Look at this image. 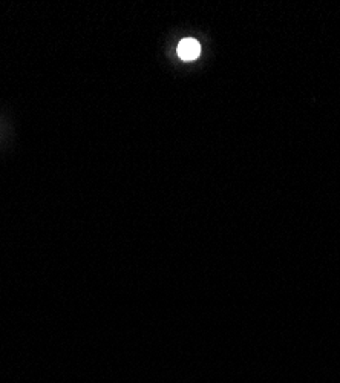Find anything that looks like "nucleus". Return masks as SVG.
I'll return each instance as SVG.
<instances>
[{
  "label": "nucleus",
  "instance_id": "obj_1",
  "mask_svg": "<svg viewBox=\"0 0 340 383\" xmlns=\"http://www.w3.org/2000/svg\"><path fill=\"white\" fill-rule=\"evenodd\" d=\"M201 45L195 39H183L178 45V56L184 62H192L200 57Z\"/></svg>",
  "mask_w": 340,
  "mask_h": 383
}]
</instances>
